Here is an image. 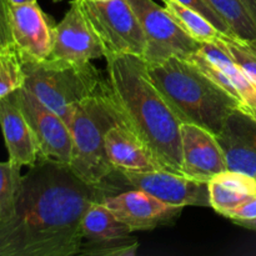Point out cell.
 <instances>
[{
  "label": "cell",
  "instance_id": "obj_1",
  "mask_svg": "<svg viewBox=\"0 0 256 256\" xmlns=\"http://www.w3.org/2000/svg\"><path fill=\"white\" fill-rule=\"evenodd\" d=\"M114 194V188L82 182L65 162L39 158L0 218V256L79 255L85 212Z\"/></svg>",
  "mask_w": 256,
  "mask_h": 256
},
{
  "label": "cell",
  "instance_id": "obj_2",
  "mask_svg": "<svg viewBox=\"0 0 256 256\" xmlns=\"http://www.w3.org/2000/svg\"><path fill=\"white\" fill-rule=\"evenodd\" d=\"M105 60L108 86L128 126L165 169L182 174V120L152 82L146 60L132 54H110Z\"/></svg>",
  "mask_w": 256,
  "mask_h": 256
},
{
  "label": "cell",
  "instance_id": "obj_3",
  "mask_svg": "<svg viewBox=\"0 0 256 256\" xmlns=\"http://www.w3.org/2000/svg\"><path fill=\"white\" fill-rule=\"evenodd\" d=\"M146 62L152 82L182 122L200 125L218 135L230 112L245 109L189 59L172 56Z\"/></svg>",
  "mask_w": 256,
  "mask_h": 256
},
{
  "label": "cell",
  "instance_id": "obj_4",
  "mask_svg": "<svg viewBox=\"0 0 256 256\" xmlns=\"http://www.w3.org/2000/svg\"><path fill=\"white\" fill-rule=\"evenodd\" d=\"M124 122L106 82L99 92L74 108L69 122L72 139L69 166L82 182L95 186H112L109 179L116 170L108 158L105 136L110 128Z\"/></svg>",
  "mask_w": 256,
  "mask_h": 256
},
{
  "label": "cell",
  "instance_id": "obj_5",
  "mask_svg": "<svg viewBox=\"0 0 256 256\" xmlns=\"http://www.w3.org/2000/svg\"><path fill=\"white\" fill-rule=\"evenodd\" d=\"M22 60L24 88L69 126L74 108L104 86L106 78L92 62H75L48 58Z\"/></svg>",
  "mask_w": 256,
  "mask_h": 256
},
{
  "label": "cell",
  "instance_id": "obj_6",
  "mask_svg": "<svg viewBox=\"0 0 256 256\" xmlns=\"http://www.w3.org/2000/svg\"><path fill=\"white\" fill-rule=\"evenodd\" d=\"M82 9L105 49L110 54H132L144 58L146 39L128 0H82Z\"/></svg>",
  "mask_w": 256,
  "mask_h": 256
},
{
  "label": "cell",
  "instance_id": "obj_7",
  "mask_svg": "<svg viewBox=\"0 0 256 256\" xmlns=\"http://www.w3.org/2000/svg\"><path fill=\"white\" fill-rule=\"evenodd\" d=\"M134 10L146 39V62L178 56L188 59L202 44L188 35L165 6L152 0H128Z\"/></svg>",
  "mask_w": 256,
  "mask_h": 256
},
{
  "label": "cell",
  "instance_id": "obj_8",
  "mask_svg": "<svg viewBox=\"0 0 256 256\" xmlns=\"http://www.w3.org/2000/svg\"><path fill=\"white\" fill-rule=\"evenodd\" d=\"M82 232L84 242L79 255L134 256L139 248L129 226L118 219L102 202H94L86 210Z\"/></svg>",
  "mask_w": 256,
  "mask_h": 256
},
{
  "label": "cell",
  "instance_id": "obj_9",
  "mask_svg": "<svg viewBox=\"0 0 256 256\" xmlns=\"http://www.w3.org/2000/svg\"><path fill=\"white\" fill-rule=\"evenodd\" d=\"M118 172L130 186L148 192L165 204L182 209L185 206L210 208L209 186L206 182L192 179L169 170H122Z\"/></svg>",
  "mask_w": 256,
  "mask_h": 256
},
{
  "label": "cell",
  "instance_id": "obj_10",
  "mask_svg": "<svg viewBox=\"0 0 256 256\" xmlns=\"http://www.w3.org/2000/svg\"><path fill=\"white\" fill-rule=\"evenodd\" d=\"M15 94L35 135L39 158H50L69 165L72 139L66 122L24 86L16 90Z\"/></svg>",
  "mask_w": 256,
  "mask_h": 256
},
{
  "label": "cell",
  "instance_id": "obj_11",
  "mask_svg": "<svg viewBox=\"0 0 256 256\" xmlns=\"http://www.w3.org/2000/svg\"><path fill=\"white\" fill-rule=\"evenodd\" d=\"M50 58L75 62L105 59L104 45L88 19L82 0H72L65 16L55 25L54 48Z\"/></svg>",
  "mask_w": 256,
  "mask_h": 256
},
{
  "label": "cell",
  "instance_id": "obj_12",
  "mask_svg": "<svg viewBox=\"0 0 256 256\" xmlns=\"http://www.w3.org/2000/svg\"><path fill=\"white\" fill-rule=\"evenodd\" d=\"M102 204L132 232H148L174 224L182 212V208L165 204L142 189L108 195L102 199Z\"/></svg>",
  "mask_w": 256,
  "mask_h": 256
},
{
  "label": "cell",
  "instance_id": "obj_13",
  "mask_svg": "<svg viewBox=\"0 0 256 256\" xmlns=\"http://www.w3.org/2000/svg\"><path fill=\"white\" fill-rule=\"evenodd\" d=\"M15 48L24 60H45L54 48L55 25L36 0L10 5Z\"/></svg>",
  "mask_w": 256,
  "mask_h": 256
},
{
  "label": "cell",
  "instance_id": "obj_14",
  "mask_svg": "<svg viewBox=\"0 0 256 256\" xmlns=\"http://www.w3.org/2000/svg\"><path fill=\"white\" fill-rule=\"evenodd\" d=\"M182 174L192 179L209 182L228 170L226 159L218 136L210 130L192 124H182Z\"/></svg>",
  "mask_w": 256,
  "mask_h": 256
},
{
  "label": "cell",
  "instance_id": "obj_15",
  "mask_svg": "<svg viewBox=\"0 0 256 256\" xmlns=\"http://www.w3.org/2000/svg\"><path fill=\"white\" fill-rule=\"evenodd\" d=\"M216 136L225 154L228 170L256 178V120L242 109L234 110Z\"/></svg>",
  "mask_w": 256,
  "mask_h": 256
},
{
  "label": "cell",
  "instance_id": "obj_16",
  "mask_svg": "<svg viewBox=\"0 0 256 256\" xmlns=\"http://www.w3.org/2000/svg\"><path fill=\"white\" fill-rule=\"evenodd\" d=\"M0 128L9 160L18 166H32L39 159V148L16 94L0 98Z\"/></svg>",
  "mask_w": 256,
  "mask_h": 256
},
{
  "label": "cell",
  "instance_id": "obj_17",
  "mask_svg": "<svg viewBox=\"0 0 256 256\" xmlns=\"http://www.w3.org/2000/svg\"><path fill=\"white\" fill-rule=\"evenodd\" d=\"M105 149L110 162L118 172L166 170L152 149L128 126L125 122L110 128L105 136Z\"/></svg>",
  "mask_w": 256,
  "mask_h": 256
},
{
  "label": "cell",
  "instance_id": "obj_18",
  "mask_svg": "<svg viewBox=\"0 0 256 256\" xmlns=\"http://www.w3.org/2000/svg\"><path fill=\"white\" fill-rule=\"evenodd\" d=\"M210 208L224 216L256 195V178L240 172L225 170L208 182Z\"/></svg>",
  "mask_w": 256,
  "mask_h": 256
},
{
  "label": "cell",
  "instance_id": "obj_19",
  "mask_svg": "<svg viewBox=\"0 0 256 256\" xmlns=\"http://www.w3.org/2000/svg\"><path fill=\"white\" fill-rule=\"evenodd\" d=\"M199 50L208 60L216 65L236 88L245 104V109L242 112H248L254 108L256 105V86L248 79L229 52L219 42H202Z\"/></svg>",
  "mask_w": 256,
  "mask_h": 256
},
{
  "label": "cell",
  "instance_id": "obj_20",
  "mask_svg": "<svg viewBox=\"0 0 256 256\" xmlns=\"http://www.w3.org/2000/svg\"><path fill=\"white\" fill-rule=\"evenodd\" d=\"M162 2L165 9L172 14L180 28L200 44L216 42L222 34H224L196 10L185 6L175 0H162Z\"/></svg>",
  "mask_w": 256,
  "mask_h": 256
},
{
  "label": "cell",
  "instance_id": "obj_21",
  "mask_svg": "<svg viewBox=\"0 0 256 256\" xmlns=\"http://www.w3.org/2000/svg\"><path fill=\"white\" fill-rule=\"evenodd\" d=\"M225 20L232 34L248 40H256V22L242 0H206Z\"/></svg>",
  "mask_w": 256,
  "mask_h": 256
},
{
  "label": "cell",
  "instance_id": "obj_22",
  "mask_svg": "<svg viewBox=\"0 0 256 256\" xmlns=\"http://www.w3.org/2000/svg\"><path fill=\"white\" fill-rule=\"evenodd\" d=\"M219 42L235 60L248 79L256 86V40H248L236 35L222 34Z\"/></svg>",
  "mask_w": 256,
  "mask_h": 256
},
{
  "label": "cell",
  "instance_id": "obj_23",
  "mask_svg": "<svg viewBox=\"0 0 256 256\" xmlns=\"http://www.w3.org/2000/svg\"><path fill=\"white\" fill-rule=\"evenodd\" d=\"M22 60L15 46L0 50V98L12 94L24 86Z\"/></svg>",
  "mask_w": 256,
  "mask_h": 256
},
{
  "label": "cell",
  "instance_id": "obj_24",
  "mask_svg": "<svg viewBox=\"0 0 256 256\" xmlns=\"http://www.w3.org/2000/svg\"><path fill=\"white\" fill-rule=\"evenodd\" d=\"M22 168L10 160L0 162V218L5 216L14 204L22 175Z\"/></svg>",
  "mask_w": 256,
  "mask_h": 256
},
{
  "label": "cell",
  "instance_id": "obj_25",
  "mask_svg": "<svg viewBox=\"0 0 256 256\" xmlns=\"http://www.w3.org/2000/svg\"><path fill=\"white\" fill-rule=\"evenodd\" d=\"M188 59H189L192 62H194V64L196 65V66L199 68V69L202 70V72H204V74L206 75L210 80H212V82H214L215 84L219 85V86L222 88L225 92H228L230 95H232L234 98H236L238 100H240V102L244 104V102H242L239 92H238L236 88L234 86V84L230 82L229 78H228L226 75H225L224 72H222V70L216 66V65H214L212 62H210V60H208L206 58H205L204 55L200 52V50H198L196 52H194V54H192V56L188 58ZM244 106H245V104H244Z\"/></svg>",
  "mask_w": 256,
  "mask_h": 256
},
{
  "label": "cell",
  "instance_id": "obj_26",
  "mask_svg": "<svg viewBox=\"0 0 256 256\" xmlns=\"http://www.w3.org/2000/svg\"><path fill=\"white\" fill-rule=\"evenodd\" d=\"M175 2H180V4L185 5L188 8H192V9L196 10L198 12H200L202 15H204L209 22H212L218 29L222 32L228 35H234L232 34V29L229 28V25L225 22V20L215 12L214 8L206 2V0H175Z\"/></svg>",
  "mask_w": 256,
  "mask_h": 256
},
{
  "label": "cell",
  "instance_id": "obj_27",
  "mask_svg": "<svg viewBox=\"0 0 256 256\" xmlns=\"http://www.w3.org/2000/svg\"><path fill=\"white\" fill-rule=\"evenodd\" d=\"M10 2L0 0V50L15 46L12 32Z\"/></svg>",
  "mask_w": 256,
  "mask_h": 256
},
{
  "label": "cell",
  "instance_id": "obj_28",
  "mask_svg": "<svg viewBox=\"0 0 256 256\" xmlns=\"http://www.w3.org/2000/svg\"><path fill=\"white\" fill-rule=\"evenodd\" d=\"M224 216L232 220V222H235V220L256 219V195L252 196L250 199H248L242 204H240L239 206L234 208L232 210L228 212Z\"/></svg>",
  "mask_w": 256,
  "mask_h": 256
},
{
  "label": "cell",
  "instance_id": "obj_29",
  "mask_svg": "<svg viewBox=\"0 0 256 256\" xmlns=\"http://www.w3.org/2000/svg\"><path fill=\"white\" fill-rule=\"evenodd\" d=\"M234 222L236 225H239V226L245 228V229L254 230V232H256V219H252V220H235Z\"/></svg>",
  "mask_w": 256,
  "mask_h": 256
},
{
  "label": "cell",
  "instance_id": "obj_30",
  "mask_svg": "<svg viewBox=\"0 0 256 256\" xmlns=\"http://www.w3.org/2000/svg\"><path fill=\"white\" fill-rule=\"evenodd\" d=\"M245 4V6L249 10L250 15L252 16L254 22H256V0H242Z\"/></svg>",
  "mask_w": 256,
  "mask_h": 256
},
{
  "label": "cell",
  "instance_id": "obj_31",
  "mask_svg": "<svg viewBox=\"0 0 256 256\" xmlns=\"http://www.w3.org/2000/svg\"><path fill=\"white\" fill-rule=\"evenodd\" d=\"M246 112V114H249L252 119L256 120V105L254 108H252V109H249L248 112Z\"/></svg>",
  "mask_w": 256,
  "mask_h": 256
},
{
  "label": "cell",
  "instance_id": "obj_32",
  "mask_svg": "<svg viewBox=\"0 0 256 256\" xmlns=\"http://www.w3.org/2000/svg\"><path fill=\"white\" fill-rule=\"evenodd\" d=\"M10 4H24V2H34V0H9Z\"/></svg>",
  "mask_w": 256,
  "mask_h": 256
},
{
  "label": "cell",
  "instance_id": "obj_33",
  "mask_svg": "<svg viewBox=\"0 0 256 256\" xmlns=\"http://www.w3.org/2000/svg\"><path fill=\"white\" fill-rule=\"evenodd\" d=\"M92 2H108V0H92Z\"/></svg>",
  "mask_w": 256,
  "mask_h": 256
},
{
  "label": "cell",
  "instance_id": "obj_34",
  "mask_svg": "<svg viewBox=\"0 0 256 256\" xmlns=\"http://www.w3.org/2000/svg\"><path fill=\"white\" fill-rule=\"evenodd\" d=\"M55 2H62V0H54Z\"/></svg>",
  "mask_w": 256,
  "mask_h": 256
}]
</instances>
